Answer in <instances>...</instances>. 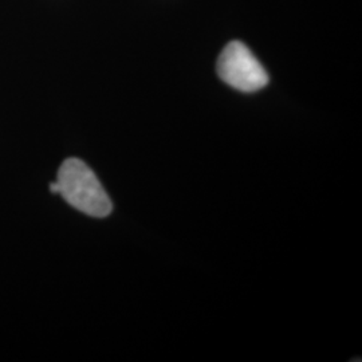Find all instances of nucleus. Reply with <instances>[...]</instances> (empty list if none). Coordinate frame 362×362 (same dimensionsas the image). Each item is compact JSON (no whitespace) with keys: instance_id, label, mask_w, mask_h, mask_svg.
Returning a JSON list of instances; mask_svg holds the SVG:
<instances>
[{"instance_id":"nucleus-3","label":"nucleus","mask_w":362,"mask_h":362,"mask_svg":"<svg viewBox=\"0 0 362 362\" xmlns=\"http://www.w3.org/2000/svg\"><path fill=\"white\" fill-rule=\"evenodd\" d=\"M50 191H52V194H59V185H58V182H57V181L50 184Z\"/></svg>"},{"instance_id":"nucleus-1","label":"nucleus","mask_w":362,"mask_h":362,"mask_svg":"<svg viewBox=\"0 0 362 362\" xmlns=\"http://www.w3.org/2000/svg\"><path fill=\"white\" fill-rule=\"evenodd\" d=\"M59 194L78 211L93 216L106 218L113 204L94 172L79 158H67L58 172Z\"/></svg>"},{"instance_id":"nucleus-2","label":"nucleus","mask_w":362,"mask_h":362,"mask_svg":"<svg viewBox=\"0 0 362 362\" xmlns=\"http://www.w3.org/2000/svg\"><path fill=\"white\" fill-rule=\"evenodd\" d=\"M218 74L227 85L243 93H254L269 83V74L245 43H228L218 59Z\"/></svg>"}]
</instances>
